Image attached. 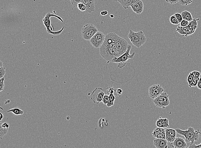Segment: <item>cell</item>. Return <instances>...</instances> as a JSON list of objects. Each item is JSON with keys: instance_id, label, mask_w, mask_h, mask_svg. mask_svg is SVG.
Masks as SVG:
<instances>
[{"instance_id": "1", "label": "cell", "mask_w": 201, "mask_h": 148, "mask_svg": "<svg viewBox=\"0 0 201 148\" xmlns=\"http://www.w3.org/2000/svg\"><path fill=\"white\" fill-rule=\"evenodd\" d=\"M176 130L177 133L184 137L186 142H191V144L194 143L195 141H198L201 134L200 129L195 130L193 127H189L188 129L185 130L179 129Z\"/></svg>"}, {"instance_id": "2", "label": "cell", "mask_w": 201, "mask_h": 148, "mask_svg": "<svg viewBox=\"0 0 201 148\" xmlns=\"http://www.w3.org/2000/svg\"><path fill=\"white\" fill-rule=\"evenodd\" d=\"M128 38L132 44L138 48L143 46L147 40L142 31L136 32L130 30L128 34Z\"/></svg>"}, {"instance_id": "3", "label": "cell", "mask_w": 201, "mask_h": 148, "mask_svg": "<svg viewBox=\"0 0 201 148\" xmlns=\"http://www.w3.org/2000/svg\"><path fill=\"white\" fill-rule=\"evenodd\" d=\"M52 17H56L57 19L59 20L60 21L62 22H64L63 20L59 16H58V15H55V14H52L50 12H48L46 15L45 17L43 19V23L44 25L46 27V31H47L48 34H51L53 36H58V35H59L62 34L64 30V27L63 26L61 29L59 30V31H53L52 26H51V18Z\"/></svg>"}, {"instance_id": "4", "label": "cell", "mask_w": 201, "mask_h": 148, "mask_svg": "<svg viewBox=\"0 0 201 148\" xmlns=\"http://www.w3.org/2000/svg\"><path fill=\"white\" fill-rule=\"evenodd\" d=\"M200 19H193L192 21L189 22V24L185 27L179 26L176 28V31L179 34L185 37H187L194 34L198 27V21Z\"/></svg>"}, {"instance_id": "5", "label": "cell", "mask_w": 201, "mask_h": 148, "mask_svg": "<svg viewBox=\"0 0 201 148\" xmlns=\"http://www.w3.org/2000/svg\"><path fill=\"white\" fill-rule=\"evenodd\" d=\"M100 54L105 60L108 62H111L112 60L116 58V49L112 48L103 42L100 47Z\"/></svg>"}, {"instance_id": "6", "label": "cell", "mask_w": 201, "mask_h": 148, "mask_svg": "<svg viewBox=\"0 0 201 148\" xmlns=\"http://www.w3.org/2000/svg\"><path fill=\"white\" fill-rule=\"evenodd\" d=\"M131 48L132 46L130 44H129L128 48L126 52L119 57L114 58L111 62L119 64L118 67L119 68L120 66H121L120 68H122L121 66H122V67L124 66L127 64V61L129 59H133L136 54L135 52H134L132 54H130Z\"/></svg>"}, {"instance_id": "7", "label": "cell", "mask_w": 201, "mask_h": 148, "mask_svg": "<svg viewBox=\"0 0 201 148\" xmlns=\"http://www.w3.org/2000/svg\"><path fill=\"white\" fill-rule=\"evenodd\" d=\"M98 32V28L93 24H86L82 28V36L84 39L90 40L96 33Z\"/></svg>"}, {"instance_id": "8", "label": "cell", "mask_w": 201, "mask_h": 148, "mask_svg": "<svg viewBox=\"0 0 201 148\" xmlns=\"http://www.w3.org/2000/svg\"><path fill=\"white\" fill-rule=\"evenodd\" d=\"M116 57H118L127 51L129 44L125 39L117 36L116 40Z\"/></svg>"}, {"instance_id": "9", "label": "cell", "mask_w": 201, "mask_h": 148, "mask_svg": "<svg viewBox=\"0 0 201 148\" xmlns=\"http://www.w3.org/2000/svg\"><path fill=\"white\" fill-rule=\"evenodd\" d=\"M154 105L158 108L165 109L166 107L169 106L170 101L169 96L166 92H163L160 96L153 99Z\"/></svg>"}, {"instance_id": "10", "label": "cell", "mask_w": 201, "mask_h": 148, "mask_svg": "<svg viewBox=\"0 0 201 148\" xmlns=\"http://www.w3.org/2000/svg\"><path fill=\"white\" fill-rule=\"evenodd\" d=\"M106 35L102 32L98 31L90 40V44L95 48H100L102 45L105 40Z\"/></svg>"}, {"instance_id": "11", "label": "cell", "mask_w": 201, "mask_h": 148, "mask_svg": "<svg viewBox=\"0 0 201 148\" xmlns=\"http://www.w3.org/2000/svg\"><path fill=\"white\" fill-rule=\"evenodd\" d=\"M104 95V89L101 88H97L92 92L90 99L95 104H98L102 102L103 97Z\"/></svg>"}, {"instance_id": "12", "label": "cell", "mask_w": 201, "mask_h": 148, "mask_svg": "<svg viewBox=\"0 0 201 148\" xmlns=\"http://www.w3.org/2000/svg\"><path fill=\"white\" fill-rule=\"evenodd\" d=\"M163 88L159 84H154L149 87L148 94L151 99H154L164 92Z\"/></svg>"}, {"instance_id": "13", "label": "cell", "mask_w": 201, "mask_h": 148, "mask_svg": "<svg viewBox=\"0 0 201 148\" xmlns=\"http://www.w3.org/2000/svg\"><path fill=\"white\" fill-rule=\"evenodd\" d=\"M130 6L134 13L138 15L142 13L144 10V4L142 0H132Z\"/></svg>"}, {"instance_id": "14", "label": "cell", "mask_w": 201, "mask_h": 148, "mask_svg": "<svg viewBox=\"0 0 201 148\" xmlns=\"http://www.w3.org/2000/svg\"><path fill=\"white\" fill-rule=\"evenodd\" d=\"M166 136L168 142L172 143L176 138L177 132L176 130L173 129H165Z\"/></svg>"}, {"instance_id": "15", "label": "cell", "mask_w": 201, "mask_h": 148, "mask_svg": "<svg viewBox=\"0 0 201 148\" xmlns=\"http://www.w3.org/2000/svg\"><path fill=\"white\" fill-rule=\"evenodd\" d=\"M154 145L157 148H168V142L166 139L156 138L154 140Z\"/></svg>"}, {"instance_id": "16", "label": "cell", "mask_w": 201, "mask_h": 148, "mask_svg": "<svg viewBox=\"0 0 201 148\" xmlns=\"http://www.w3.org/2000/svg\"><path fill=\"white\" fill-rule=\"evenodd\" d=\"M172 144L175 148H185L187 147L186 141L181 137H176Z\"/></svg>"}, {"instance_id": "17", "label": "cell", "mask_w": 201, "mask_h": 148, "mask_svg": "<svg viewBox=\"0 0 201 148\" xmlns=\"http://www.w3.org/2000/svg\"><path fill=\"white\" fill-rule=\"evenodd\" d=\"M82 3L85 5L87 7L86 12L87 13H91L95 10L94 0H82Z\"/></svg>"}, {"instance_id": "18", "label": "cell", "mask_w": 201, "mask_h": 148, "mask_svg": "<svg viewBox=\"0 0 201 148\" xmlns=\"http://www.w3.org/2000/svg\"><path fill=\"white\" fill-rule=\"evenodd\" d=\"M156 125L157 127L165 129L169 127V120L167 118H163L160 117L156 121Z\"/></svg>"}, {"instance_id": "19", "label": "cell", "mask_w": 201, "mask_h": 148, "mask_svg": "<svg viewBox=\"0 0 201 148\" xmlns=\"http://www.w3.org/2000/svg\"><path fill=\"white\" fill-rule=\"evenodd\" d=\"M183 19L189 22L192 21L193 20V17L190 12L187 11H183L181 13Z\"/></svg>"}, {"instance_id": "20", "label": "cell", "mask_w": 201, "mask_h": 148, "mask_svg": "<svg viewBox=\"0 0 201 148\" xmlns=\"http://www.w3.org/2000/svg\"><path fill=\"white\" fill-rule=\"evenodd\" d=\"M114 1L119 3L124 9H127L130 6L132 0H114Z\"/></svg>"}, {"instance_id": "21", "label": "cell", "mask_w": 201, "mask_h": 148, "mask_svg": "<svg viewBox=\"0 0 201 148\" xmlns=\"http://www.w3.org/2000/svg\"><path fill=\"white\" fill-rule=\"evenodd\" d=\"M7 112L13 113V114L16 115H22L24 113V112L21 109H20L17 108V107L8 110L7 111Z\"/></svg>"}, {"instance_id": "22", "label": "cell", "mask_w": 201, "mask_h": 148, "mask_svg": "<svg viewBox=\"0 0 201 148\" xmlns=\"http://www.w3.org/2000/svg\"><path fill=\"white\" fill-rule=\"evenodd\" d=\"M109 99L108 102L107 104L108 107H111V106H114V102L116 99L115 97V94H110L109 95Z\"/></svg>"}, {"instance_id": "23", "label": "cell", "mask_w": 201, "mask_h": 148, "mask_svg": "<svg viewBox=\"0 0 201 148\" xmlns=\"http://www.w3.org/2000/svg\"><path fill=\"white\" fill-rule=\"evenodd\" d=\"M117 89L115 87H112V86H109L106 88V92L108 94H113L116 95V96H118V94L117 93Z\"/></svg>"}, {"instance_id": "24", "label": "cell", "mask_w": 201, "mask_h": 148, "mask_svg": "<svg viewBox=\"0 0 201 148\" xmlns=\"http://www.w3.org/2000/svg\"><path fill=\"white\" fill-rule=\"evenodd\" d=\"M170 23L173 25H177L180 23L175 15H172L169 19Z\"/></svg>"}, {"instance_id": "25", "label": "cell", "mask_w": 201, "mask_h": 148, "mask_svg": "<svg viewBox=\"0 0 201 148\" xmlns=\"http://www.w3.org/2000/svg\"><path fill=\"white\" fill-rule=\"evenodd\" d=\"M193 0H179V4L182 6H187L191 4L193 2Z\"/></svg>"}, {"instance_id": "26", "label": "cell", "mask_w": 201, "mask_h": 148, "mask_svg": "<svg viewBox=\"0 0 201 148\" xmlns=\"http://www.w3.org/2000/svg\"><path fill=\"white\" fill-rule=\"evenodd\" d=\"M156 138L166 139V132L164 128H161V129L160 133L157 136Z\"/></svg>"}, {"instance_id": "27", "label": "cell", "mask_w": 201, "mask_h": 148, "mask_svg": "<svg viewBox=\"0 0 201 148\" xmlns=\"http://www.w3.org/2000/svg\"><path fill=\"white\" fill-rule=\"evenodd\" d=\"M9 129H5L0 126V137L2 138L8 132Z\"/></svg>"}, {"instance_id": "28", "label": "cell", "mask_w": 201, "mask_h": 148, "mask_svg": "<svg viewBox=\"0 0 201 148\" xmlns=\"http://www.w3.org/2000/svg\"><path fill=\"white\" fill-rule=\"evenodd\" d=\"M77 8L82 12H85L87 9V7L83 3H80L77 5Z\"/></svg>"}, {"instance_id": "29", "label": "cell", "mask_w": 201, "mask_h": 148, "mask_svg": "<svg viewBox=\"0 0 201 148\" xmlns=\"http://www.w3.org/2000/svg\"><path fill=\"white\" fill-rule=\"evenodd\" d=\"M200 79V77L195 78L190 84H188L190 88H191V87H196V86H197V84H198Z\"/></svg>"}, {"instance_id": "30", "label": "cell", "mask_w": 201, "mask_h": 148, "mask_svg": "<svg viewBox=\"0 0 201 148\" xmlns=\"http://www.w3.org/2000/svg\"><path fill=\"white\" fill-rule=\"evenodd\" d=\"M161 128H160V127H158V128H156V129H154L153 132H152V134L154 137L156 138L157 137V136L158 135L159 133H160V132H161Z\"/></svg>"}, {"instance_id": "31", "label": "cell", "mask_w": 201, "mask_h": 148, "mask_svg": "<svg viewBox=\"0 0 201 148\" xmlns=\"http://www.w3.org/2000/svg\"><path fill=\"white\" fill-rule=\"evenodd\" d=\"M4 77L0 79V92H1L4 88Z\"/></svg>"}, {"instance_id": "32", "label": "cell", "mask_w": 201, "mask_h": 148, "mask_svg": "<svg viewBox=\"0 0 201 148\" xmlns=\"http://www.w3.org/2000/svg\"><path fill=\"white\" fill-rule=\"evenodd\" d=\"M74 7H77V5L80 3L82 2V0H69Z\"/></svg>"}, {"instance_id": "33", "label": "cell", "mask_w": 201, "mask_h": 148, "mask_svg": "<svg viewBox=\"0 0 201 148\" xmlns=\"http://www.w3.org/2000/svg\"><path fill=\"white\" fill-rule=\"evenodd\" d=\"M195 78V77L193 75L192 72H190L187 78V82L188 84H190Z\"/></svg>"}, {"instance_id": "34", "label": "cell", "mask_w": 201, "mask_h": 148, "mask_svg": "<svg viewBox=\"0 0 201 148\" xmlns=\"http://www.w3.org/2000/svg\"><path fill=\"white\" fill-rule=\"evenodd\" d=\"M0 73H0V78H1L4 77V75L6 73V68L4 66L0 68Z\"/></svg>"}, {"instance_id": "35", "label": "cell", "mask_w": 201, "mask_h": 148, "mask_svg": "<svg viewBox=\"0 0 201 148\" xmlns=\"http://www.w3.org/2000/svg\"><path fill=\"white\" fill-rule=\"evenodd\" d=\"M109 96L108 95H104L103 97L102 102L105 105H107L108 102L109 101Z\"/></svg>"}, {"instance_id": "36", "label": "cell", "mask_w": 201, "mask_h": 148, "mask_svg": "<svg viewBox=\"0 0 201 148\" xmlns=\"http://www.w3.org/2000/svg\"><path fill=\"white\" fill-rule=\"evenodd\" d=\"M189 22L185 20H183L180 23V26L182 27H185L187 26L189 24Z\"/></svg>"}, {"instance_id": "37", "label": "cell", "mask_w": 201, "mask_h": 148, "mask_svg": "<svg viewBox=\"0 0 201 148\" xmlns=\"http://www.w3.org/2000/svg\"><path fill=\"white\" fill-rule=\"evenodd\" d=\"M174 15L176 16V18H177V19L179 21V22L180 23L183 20V17L182 16L181 14H180V13H175Z\"/></svg>"}, {"instance_id": "38", "label": "cell", "mask_w": 201, "mask_h": 148, "mask_svg": "<svg viewBox=\"0 0 201 148\" xmlns=\"http://www.w3.org/2000/svg\"><path fill=\"white\" fill-rule=\"evenodd\" d=\"M189 148H201V143L199 145H196L195 143H193V144H190L189 145Z\"/></svg>"}, {"instance_id": "39", "label": "cell", "mask_w": 201, "mask_h": 148, "mask_svg": "<svg viewBox=\"0 0 201 148\" xmlns=\"http://www.w3.org/2000/svg\"><path fill=\"white\" fill-rule=\"evenodd\" d=\"M166 1L170 4H175L179 3V0H166Z\"/></svg>"}, {"instance_id": "40", "label": "cell", "mask_w": 201, "mask_h": 148, "mask_svg": "<svg viewBox=\"0 0 201 148\" xmlns=\"http://www.w3.org/2000/svg\"><path fill=\"white\" fill-rule=\"evenodd\" d=\"M191 72L195 78H199L200 77L201 73L200 72L198 71H193Z\"/></svg>"}, {"instance_id": "41", "label": "cell", "mask_w": 201, "mask_h": 148, "mask_svg": "<svg viewBox=\"0 0 201 148\" xmlns=\"http://www.w3.org/2000/svg\"><path fill=\"white\" fill-rule=\"evenodd\" d=\"M0 126L2 127L3 128H5V129H9V124L7 122L5 123H2L1 121V123H0Z\"/></svg>"}, {"instance_id": "42", "label": "cell", "mask_w": 201, "mask_h": 148, "mask_svg": "<svg viewBox=\"0 0 201 148\" xmlns=\"http://www.w3.org/2000/svg\"><path fill=\"white\" fill-rule=\"evenodd\" d=\"M123 93V91L121 89H117V93L118 94L119 97H120V95L122 94Z\"/></svg>"}, {"instance_id": "43", "label": "cell", "mask_w": 201, "mask_h": 148, "mask_svg": "<svg viewBox=\"0 0 201 148\" xmlns=\"http://www.w3.org/2000/svg\"><path fill=\"white\" fill-rule=\"evenodd\" d=\"M197 87L198 89L201 90V77H200V79H199V82H198Z\"/></svg>"}, {"instance_id": "44", "label": "cell", "mask_w": 201, "mask_h": 148, "mask_svg": "<svg viewBox=\"0 0 201 148\" xmlns=\"http://www.w3.org/2000/svg\"><path fill=\"white\" fill-rule=\"evenodd\" d=\"M108 14V12L107 11H102L101 12L100 15L102 16H106Z\"/></svg>"}, {"instance_id": "45", "label": "cell", "mask_w": 201, "mask_h": 148, "mask_svg": "<svg viewBox=\"0 0 201 148\" xmlns=\"http://www.w3.org/2000/svg\"><path fill=\"white\" fill-rule=\"evenodd\" d=\"M0 116H1V119H0V121H1L2 119L4 118V115L2 113H0Z\"/></svg>"}, {"instance_id": "46", "label": "cell", "mask_w": 201, "mask_h": 148, "mask_svg": "<svg viewBox=\"0 0 201 148\" xmlns=\"http://www.w3.org/2000/svg\"><path fill=\"white\" fill-rule=\"evenodd\" d=\"M3 62H2V61H0V68L1 67H2V66H3Z\"/></svg>"}, {"instance_id": "47", "label": "cell", "mask_w": 201, "mask_h": 148, "mask_svg": "<svg viewBox=\"0 0 201 148\" xmlns=\"http://www.w3.org/2000/svg\"><path fill=\"white\" fill-rule=\"evenodd\" d=\"M110 17H111V18H113L114 17V16L113 15H111L110 16Z\"/></svg>"}]
</instances>
